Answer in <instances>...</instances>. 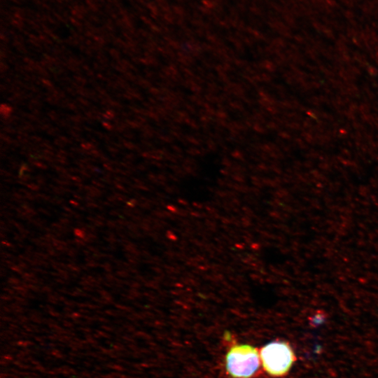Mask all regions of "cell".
Instances as JSON below:
<instances>
[{"label": "cell", "mask_w": 378, "mask_h": 378, "mask_svg": "<svg viewBox=\"0 0 378 378\" xmlns=\"http://www.w3.org/2000/svg\"><path fill=\"white\" fill-rule=\"evenodd\" d=\"M260 357L265 370L274 377L286 376L296 360L291 346L282 340L265 345L260 351Z\"/></svg>", "instance_id": "1"}, {"label": "cell", "mask_w": 378, "mask_h": 378, "mask_svg": "<svg viewBox=\"0 0 378 378\" xmlns=\"http://www.w3.org/2000/svg\"><path fill=\"white\" fill-rule=\"evenodd\" d=\"M260 354L251 345L237 344L231 346L225 356V369L233 378H250L258 370Z\"/></svg>", "instance_id": "2"}]
</instances>
